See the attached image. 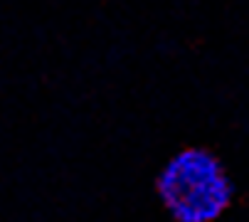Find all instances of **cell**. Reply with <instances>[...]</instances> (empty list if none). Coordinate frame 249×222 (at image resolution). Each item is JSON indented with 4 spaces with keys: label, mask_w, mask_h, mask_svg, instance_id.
Segmentation results:
<instances>
[{
    "label": "cell",
    "mask_w": 249,
    "mask_h": 222,
    "mask_svg": "<svg viewBox=\"0 0 249 222\" xmlns=\"http://www.w3.org/2000/svg\"><path fill=\"white\" fill-rule=\"evenodd\" d=\"M156 195L175 222H217L234 200V183L212 151L188 146L163 163Z\"/></svg>",
    "instance_id": "obj_1"
}]
</instances>
